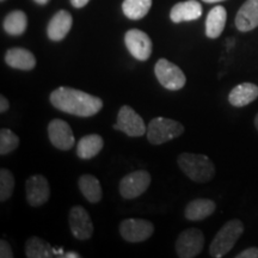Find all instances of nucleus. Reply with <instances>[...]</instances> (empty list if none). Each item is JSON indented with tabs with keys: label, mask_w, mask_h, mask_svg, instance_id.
Here are the masks:
<instances>
[{
	"label": "nucleus",
	"mask_w": 258,
	"mask_h": 258,
	"mask_svg": "<svg viewBox=\"0 0 258 258\" xmlns=\"http://www.w3.org/2000/svg\"><path fill=\"white\" fill-rule=\"evenodd\" d=\"M49 99L51 105L57 110L78 117H91L103 108V101L99 97L67 86L51 91Z\"/></svg>",
	"instance_id": "obj_1"
},
{
	"label": "nucleus",
	"mask_w": 258,
	"mask_h": 258,
	"mask_svg": "<svg viewBox=\"0 0 258 258\" xmlns=\"http://www.w3.org/2000/svg\"><path fill=\"white\" fill-rule=\"evenodd\" d=\"M177 164L183 173L196 183H207L214 178V163L207 156L195 153H182L177 158Z\"/></svg>",
	"instance_id": "obj_2"
},
{
	"label": "nucleus",
	"mask_w": 258,
	"mask_h": 258,
	"mask_svg": "<svg viewBox=\"0 0 258 258\" xmlns=\"http://www.w3.org/2000/svg\"><path fill=\"white\" fill-rule=\"evenodd\" d=\"M244 224L239 219H232V220L226 222L215 234L214 239L209 245L211 256L214 258L226 256L233 249L235 243L244 233Z\"/></svg>",
	"instance_id": "obj_3"
},
{
	"label": "nucleus",
	"mask_w": 258,
	"mask_h": 258,
	"mask_svg": "<svg viewBox=\"0 0 258 258\" xmlns=\"http://www.w3.org/2000/svg\"><path fill=\"white\" fill-rule=\"evenodd\" d=\"M183 132H184V127L179 122L172 120V118L156 117L148 123V143L152 145H161L180 137Z\"/></svg>",
	"instance_id": "obj_4"
},
{
	"label": "nucleus",
	"mask_w": 258,
	"mask_h": 258,
	"mask_svg": "<svg viewBox=\"0 0 258 258\" xmlns=\"http://www.w3.org/2000/svg\"><path fill=\"white\" fill-rule=\"evenodd\" d=\"M154 74L163 88L169 91H178L185 85L186 78L177 64L166 59H159L154 66Z\"/></svg>",
	"instance_id": "obj_5"
},
{
	"label": "nucleus",
	"mask_w": 258,
	"mask_h": 258,
	"mask_svg": "<svg viewBox=\"0 0 258 258\" xmlns=\"http://www.w3.org/2000/svg\"><path fill=\"white\" fill-rule=\"evenodd\" d=\"M115 131H121L131 138H140L147 133V127L140 115L132 106L123 105L117 112V120L112 125Z\"/></svg>",
	"instance_id": "obj_6"
},
{
	"label": "nucleus",
	"mask_w": 258,
	"mask_h": 258,
	"mask_svg": "<svg viewBox=\"0 0 258 258\" xmlns=\"http://www.w3.org/2000/svg\"><path fill=\"white\" fill-rule=\"evenodd\" d=\"M205 247V234L199 228L180 232L176 240V253L179 258L198 257Z\"/></svg>",
	"instance_id": "obj_7"
},
{
	"label": "nucleus",
	"mask_w": 258,
	"mask_h": 258,
	"mask_svg": "<svg viewBox=\"0 0 258 258\" xmlns=\"http://www.w3.org/2000/svg\"><path fill=\"white\" fill-rule=\"evenodd\" d=\"M151 179L152 177L146 170H138L128 173L120 180V185H118L120 195L125 200L139 198L148 189Z\"/></svg>",
	"instance_id": "obj_8"
},
{
	"label": "nucleus",
	"mask_w": 258,
	"mask_h": 258,
	"mask_svg": "<svg viewBox=\"0 0 258 258\" xmlns=\"http://www.w3.org/2000/svg\"><path fill=\"white\" fill-rule=\"evenodd\" d=\"M118 231L128 243H141L152 237L154 225L145 219H124L118 226Z\"/></svg>",
	"instance_id": "obj_9"
},
{
	"label": "nucleus",
	"mask_w": 258,
	"mask_h": 258,
	"mask_svg": "<svg viewBox=\"0 0 258 258\" xmlns=\"http://www.w3.org/2000/svg\"><path fill=\"white\" fill-rule=\"evenodd\" d=\"M124 43L132 56L139 61H146L152 54V41L146 32L139 29H131L125 32Z\"/></svg>",
	"instance_id": "obj_10"
},
{
	"label": "nucleus",
	"mask_w": 258,
	"mask_h": 258,
	"mask_svg": "<svg viewBox=\"0 0 258 258\" xmlns=\"http://www.w3.org/2000/svg\"><path fill=\"white\" fill-rule=\"evenodd\" d=\"M71 233L78 240L85 241L92 237L93 224L88 211L82 206H74L71 208L69 215Z\"/></svg>",
	"instance_id": "obj_11"
},
{
	"label": "nucleus",
	"mask_w": 258,
	"mask_h": 258,
	"mask_svg": "<svg viewBox=\"0 0 258 258\" xmlns=\"http://www.w3.org/2000/svg\"><path fill=\"white\" fill-rule=\"evenodd\" d=\"M27 202L31 207H41L50 198V186L48 179L42 175H32L25 183Z\"/></svg>",
	"instance_id": "obj_12"
},
{
	"label": "nucleus",
	"mask_w": 258,
	"mask_h": 258,
	"mask_svg": "<svg viewBox=\"0 0 258 258\" xmlns=\"http://www.w3.org/2000/svg\"><path fill=\"white\" fill-rule=\"evenodd\" d=\"M48 137L51 145L61 151H70L76 144V138L71 125L60 118H54L49 122Z\"/></svg>",
	"instance_id": "obj_13"
},
{
	"label": "nucleus",
	"mask_w": 258,
	"mask_h": 258,
	"mask_svg": "<svg viewBox=\"0 0 258 258\" xmlns=\"http://www.w3.org/2000/svg\"><path fill=\"white\" fill-rule=\"evenodd\" d=\"M72 15L66 10H60L51 17L47 27V34L49 40L54 42L62 41L72 29Z\"/></svg>",
	"instance_id": "obj_14"
},
{
	"label": "nucleus",
	"mask_w": 258,
	"mask_h": 258,
	"mask_svg": "<svg viewBox=\"0 0 258 258\" xmlns=\"http://www.w3.org/2000/svg\"><path fill=\"white\" fill-rule=\"evenodd\" d=\"M235 27L241 32H249L258 27V0H246L235 16Z\"/></svg>",
	"instance_id": "obj_15"
},
{
	"label": "nucleus",
	"mask_w": 258,
	"mask_h": 258,
	"mask_svg": "<svg viewBox=\"0 0 258 258\" xmlns=\"http://www.w3.org/2000/svg\"><path fill=\"white\" fill-rule=\"evenodd\" d=\"M4 59L6 64L15 70L28 72V71L34 70L36 67V57L30 50L25 49V48H11L6 51Z\"/></svg>",
	"instance_id": "obj_16"
},
{
	"label": "nucleus",
	"mask_w": 258,
	"mask_h": 258,
	"mask_svg": "<svg viewBox=\"0 0 258 258\" xmlns=\"http://www.w3.org/2000/svg\"><path fill=\"white\" fill-rule=\"evenodd\" d=\"M62 249H55L48 241L38 237H30L25 243V256L28 258L63 257Z\"/></svg>",
	"instance_id": "obj_17"
},
{
	"label": "nucleus",
	"mask_w": 258,
	"mask_h": 258,
	"mask_svg": "<svg viewBox=\"0 0 258 258\" xmlns=\"http://www.w3.org/2000/svg\"><path fill=\"white\" fill-rule=\"evenodd\" d=\"M201 15L202 6L196 0H186V2L178 3L170 11V18L173 23L196 21L201 17Z\"/></svg>",
	"instance_id": "obj_18"
},
{
	"label": "nucleus",
	"mask_w": 258,
	"mask_h": 258,
	"mask_svg": "<svg viewBox=\"0 0 258 258\" xmlns=\"http://www.w3.org/2000/svg\"><path fill=\"white\" fill-rule=\"evenodd\" d=\"M258 98V86L253 83H241L234 86L228 95V102L235 108H243Z\"/></svg>",
	"instance_id": "obj_19"
},
{
	"label": "nucleus",
	"mask_w": 258,
	"mask_h": 258,
	"mask_svg": "<svg viewBox=\"0 0 258 258\" xmlns=\"http://www.w3.org/2000/svg\"><path fill=\"white\" fill-rule=\"evenodd\" d=\"M217 203L211 199H195L190 201L184 209V217L189 221H201L213 215Z\"/></svg>",
	"instance_id": "obj_20"
},
{
	"label": "nucleus",
	"mask_w": 258,
	"mask_h": 258,
	"mask_svg": "<svg viewBox=\"0 0 258 258\" xmlns=\"http://www.w3.org/2000/svg\"><path fill=\"white\" fill-rule=\"evenodd\" d=\"M226 21H227V12L224 6H215L209 11L206 19V35L209 38H218L224 31Z\"/></svg>",
	"instance_id": "obj_21"
},
{
	"label": "nucleus",
	"mask_w": 258,
	"mask_h": 258,
	"mask_svg": "<svg viewBox=\"0 0 258 258\" xmlns=\"http://www.w3.org/2000/svg\"><path fill=\"white\" fill-rule=\"evenodd\" d=\"M104 146L103 138L98 134H89L83 137L77 144V156L80 159L88 160L95 158Z\"/></svg>",
	"instance_id": "obj_22"
},
{
	"label": "nucleus",
	"mask_w": 258,
	"mask_h": 258,
	"mask_svg": "<svg viewBox=\"0 0 258 258\" xmlns=\"http://www.w3.org/2000/svg\"><path fill=\"white\" fill-rule=\"evenodd\" d=\"M80 192L90 203H98L102 200L103 191L99 180L92 175H83L78 179Z\"/></svg>",
	"instance_id": "obj_23"
},
{
	"label": "nucleus",
	"mask_w": 258,
	"mask_h": 258,
	"mask_svg": "<svg viewBox=\"0 0 258 258\" xmlns=\"http://www.w3.org/2000/svg\"><path fill=\"white\" fill-rule=\"evenodd\" d=\"M28 25V18L27 15L23 11H16L10 12L4 19V23H3V28L11 36H19V35L24 34V31L27 30Z\"/></svg>",
	"instance_id": "obj_24"
},
{
	"label": "nucleus",
	"mask_w": 258,
	"mask_h": 258,
	"mask_svg": "<svg viewBox=\"0 0 258 258\" xmlns=\"http://www.w3.org/2000/svg\"><path fill=\"white\" fill-rule=\"evenodd\" d=\"M152 6V0H124L122 3V11L125 17L133 21L144 18Z\"/></svg>",
	"instance_id": "obj_25"
},
{
	"label": "nucleus",
	"mask_w": 258,
	"mask_h": 258,
	"mask_svg": "<svg viewBox=\"0 0 258 258\" xmlns=\"http://www.w3.org/2000/svg\"><path fill=\"white\" fill-rule=\"evenodd\" d=\"M15 176L8 169L0 170V201L5 202L11 198L15 191Z\"/></svg>",
	"instance_id": "obj_26"
},
{
	"label": "nucleus",
	"mask_w": 258,
	"mask_h": 258,
	"mask_svg": "<svg viewBox=\"0 0 258 258\" xmlns=\"http://www.w3.org/2000/svg\"><path fill=\"white\" fill-rule=\"evenodd\" d=\"M19 146V138L15 134L11 129L3 128L0 131V154L6 156V154L14 152Z\"/></svg>",
	"instance_id": "obj_27"
},
{
	"label": "nucleus",
	"mask_w": 258,
	"mask_h": 258,
	"mask_svg": "<svg viewBox=\"0 0 258 258\" xmlns=\"http://www.w3.org/2000/svg\"><path fill=\"white\" fill-rule=\"evenodd\" d=\"M14 251L8 241L2 240L0 241V257L2 258H14Z\"/></svg>",
	"instance_id": "obj_28"
},
{
	"label": "nucleus",
	"mask_w": 258,
	"mask_h": 258,
	"mask_svg": "<svg viewBox=\"0 0 258 258\" xmlns=\"http://www.w3.org/2000/svg\"><path fill=\"white\" fill-rule=\"evenodd\" d=\"M235 258H258V247H247V249L241 251L240 253H238Z\"/></svg>",
	"instance_id": "obj_29"
},
{
	"label": "nucleus",
	"mask_w": 258,
	"mask_h": 258,
	"mask_svg": "<svg viewBox=\"0 0 258 258\" xmlns=\"http://www.w3.org/2000/svg\"><path fill=\"white\" fill-rule=\"evenodd\" d=\"M10 109V103L4 95L0 96V112H6Z\"/></svg>",
	"instance_id": "obj_30"
},
{
	"label": "nucleus",
	"mask_w": 258,
	"mask_h": 258,
	"mask_svg": "<svg viewBox=\"0 0 258 258\" xmlns=\"http://www.w3.org/2000/svg\"><path fill=\"white\" fill-rule=\"evenodd\" d=\"M89 2L90 0H71V4H72L74 8L82 9L85 5H88Z\"/></svg>",
	"instance_id": "obj_31"
},
{
	"label": "nucleus",
	"mask_w": 258,
	"mask_h": 258,
	"mask_svg": "<svg viewBox=\"0 0 258 258\" xmlns=\"http://www.w3.org/2000/svg\"><path fill=\"white\" fill-rule=\"evenodd\" d=\"M63 258H80V254L77 252H67L63 254Z\"/></svg>",
	"instance_id": "obj_32"
},
{
	"label": "nucleus",
	"mask_w": 258,
	"mask_h": 258,
	"mask_svg": "<svg viewBox=\"0 0 258 258\" xmlns=\"http://www.w3.org/2000/svg\"><path fill=\"white\" fill-rule=\"evenodd\" d=\"M35 3H37L38 5H46V4H48V3H49V0H34Z\"/></svg>",
	"instance_id": "obj_33"
},
{
	"label": "nucleus",
	"mask_w": 258,
	"mask_h": 258,
	"mask_svg": "<svg viewBox=\"0 0 258 258\" xmlns=\"http://www.w3.org/2000/svg\"><path fill=\"white\" fill-rule=\"evenodd\" d=\"M253 124H254V128H256V129H257V132H258V112L256 114V116H254Z\"/></svg>",
	"instance_id": "obj_34"
},
{
	"label": "nucleus",
	"mask_w": 258,
	"mask_h": 258,
	"mask_svg": "<svg viewBox=\"0 0 258 258\" xmlns=\"http://www.w3.org/2000/svg\"><path fill=\"white\" fill-rule=\"evenodd\" d=\"M202 2L208 3V4H213V3H220V2H224V0H202Z\"/></svg>",
	"instance_id": "obj_35"
},
{
	"label": "nucleus",
	"mask_w": 258,
	"mask_h": 258,
	"mask_svg": "<svg viewBox=\"0 0 258 258\" xmlns=\"http://www.w3.org/2000/svg\"><path fill=\"white\" fill-rule=\"evenodd\" d=\"M2 2H4V0H2Z\"/></svg>",
	"instance_id": "obj_36"
}]
</instances>
